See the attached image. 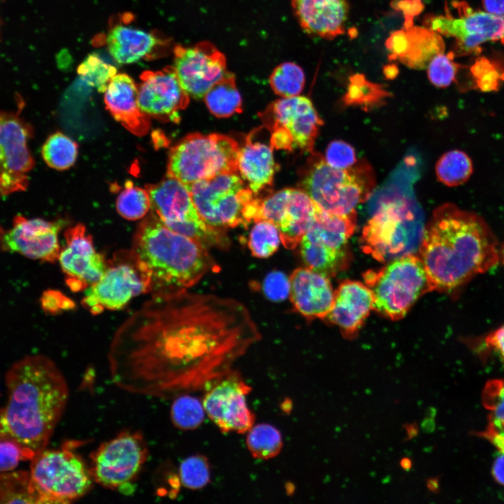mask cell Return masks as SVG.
Segmentation results:
<instances>
[{
  "instance_id": "14",
  "label": "cell",
  "mask_w": 504,
  "mask_h": 504,
  "mask_svg": "<svg viewBox=\"0 0 504 504\" xmlns=\"http://www.w3.org/2000/svg\"><path fill=\"white\" fill-rule=\"evenodd\" d=\"M457 11L445 15L431 17L427 21L430 29L455 39L454 55H478L482 45L487 41H499L504 45V17L472 9L464 1H454Z\"/></svg>"
},
{
  "instance_id": "7",
  "label": "cell",
  "mask_w": 504,
  "mask_h": 504,
  "mask_svg": "<svg viewBox=\"0 0 504 504\" xmlns=\"http://www.w3.org/2000/svg\"><path fill=\"white\" fill-rule=\"evenodd\" d=\"M424 232L422 219L402 199L381 204L364 226L360 241L363 251L380 262L414 253Z\"/></svg>"
},
{
  "instance_id": "43",
  "label": "cell",
  "mask_w": 504,
  "mask_h": 504,
  "mask_svg": "<svg viewBox=\"0 0 504 504\" xmlns=\"http://www.w3.org/2000/svg\"><path fill=\"white\" fill-rule=\"evenodd\" d=\"M179 477L186 488L198 489L205 486L210 479L206 458L202 455H193L184 459L179 467Z\"/></svg>"
},
{
  "instance_id": "41",
  "label": "cell",
  "mask_w": 504,
  "mask_h": 504,
  "mask_svg": "<svg viewBox=\"0 0 504 504\" xmlns=\"http://www.w3.org/2000/svg\"><path fill=\"white\" fill-rule=\"evenodd\" d=\"M171 419L175 426L182 430H192L200 426L205 411L197 398L189 395H181L171 407Z\"/></svg>"
},
{
  "instance_id": "24",
  "label": "cell",
  "mask_w": 504,
  "mask_h": 504,
  "mask_svg": "<svg viewBox=\"0 0 504 504\" xmlns=\"http://www.w3.org/2000/svg\"><path fill=\"white\" fill-rule=\"evenodd\" d=\"M372 309L374 298L369 287L358 281L345 280L335 291L326 318L340 328L344 336L353 338Z\"/></svg>"
},
{
  "instance_id": "34",
  "label": "cell",
  "mask_w": 504,
  "mask_h": 504,
  "mask_svg": "<svg viewBox=\"0 0 504 504\" xmlns=\"http://www.w3.org/2000/svg\"><path fill=\"white\" fill-rule=\"evenodd\" d=\"M438 179L449 187H455L465 183L473 172L472 162L470 157L459 150L445 153L438 160L435 166Z\"/></svg>"
},
{
  "instance_id": "51",
  "label": "cell",
  "mask_w": 504,
  "mask_h": 504,
  "mask_svg": "<svg viewBox=\"0 0 504 504\" xmlns=\"http://www.w3.org/2000/svg\"><path fill=\"white\" fill-rule=\"evenodd\" d=\"M482 4L486 12L504 17V0H482Z\"/></svg>"
},
{
  "instance_id": "19",
  "label": "cell",
  "mask_w": 504,
  "mask_h": 504,
  "mask_svg": "<svg viewBox=\"0 0 504 504\" xmlns=\"http://www.w3.org/2000/svg\"><path fill=\"white\" fill-rule=\"evenodd\" d=\"M59 223L16 215L10 227L0 225V249L45 262L57 260Z\"/></svg>"
},
{
  "instance_id": "13",
  "label": "cell",
  "mask_w": 504,
  "mask_h": 504,
  "mask_svg": "<svg viewBox=\"0 0 504 504\" xmlns=\"http://www.w3.org/2000/svg\"><path fill=\"white\" fill-rule=\"evenodd\" d=\"M0 110V197L25 191L34 158L29 146L34 129L21 116V108Z\"/></svg>"
},
{
  "instance_id": "15",
  "label": "cell",
  "mask_w": 504,
  "mask_h": 504,
  "mask_svg": "<svg viewBox=\"0 0 504 504\" xmlns=\"http://www.w3.org/2000/svg\"><path fill=\"white\" fill-rule=\"evenodd\" d=\"M150 292V284L132 251L118 255L102 276L85 289L83 304L93 314L118 310L133 298Z\"/></svg>"
},
{
  "instance_id": "39",
  "label": "cell",
  "mask_w": 504,
  "mask_h": 504,
  "mask_svg": "<svg viewBox=\"0 0 504 504\" xmlns=\"http://www.w3.org/2000/svg\"><path fill=\"white\" fill-rule=\"evenodd\" d=\"M270 84L274 92L281 97L300 94L305 83L302 68L294 62H284L277 66L270 76Z\"/></svg>"
},
{
  "instance_id": "2",
  "label": "cell",
  "mask_w": 504,
  "mask_h": 504,
  "mask_svg": "<svg viewBox=\"0 0 504 504\" xmlns=\"http://www.w3.org/2000/svg\"><path fill=\"white\" fill-rule=\"evenodd\" d=\"M419 249L432 291L458 288L500 260L498 241L485 220L452 203L433 211Z\"/></svg>"
},
{
  "instance_id": "49",
  "label": "cell",
  "mask_w": 504,
  "mask_h": 504,
  "mask_svg": "<svg viewBox=\"0 0 504 504\" xmlns=\"http://www.w3.org/2000/svg\"><path fill=\"white\" fill-rule=\"evenodd\" d=\"M43 309L50 314L73 307V302L62 293L56 290H46L40 299Z\"/></svg>"
},
{
  "instance_id": "37",
  "label": "cell",
  "mask_w": 504,
  "mask_h": 504,
  "mask_svg": "<svg viewBox=\"0 0 504 504\" xmlns=\"http://www.w3.org/2000/svg\"><path fill=\"white\" fill-rule=\"evenodd\" d=\"M246 445L251 455L258 459H270L277 456L283 447L280 432L275 427L260 424L248 431Z\"/></svg>"
},
{
  "instance_id": "52",
  "label": "cell",
  "mask_w": 504,
  "mask_h": 504,
  "mask_svg": "<svg viewBox=\"0 0 504 504\" xmlns=\"http://www.w3.org/2000/svg\"><path fill=\"white\" fill-rule=\"evenodd\" d=\"M493 475L498 482L504 485V454H499L494 461Z\"/></svg>"
},
{
  "instance_id": "54",
  "label": "cell",
  "mask_w": 504,
  "mask_h": 504,
  "mask_svg": "<svg viewBox=\"0 0 504 504\" xmlns=\"http://www.w3.org/2000/svg\"><path fill=\"white\" fill-rule=\"evenodd\" d=\"M427 489L434 493H438L440 490L439 477H429L426 479Z\"/></svg>"
},
{
  "instance_id": "27",
  "label": "cell",
  "mask_w": 504,
  "mask_h": 504,
  "mask_svg": "<svg viewBox=\"0 0 504 504\" xmlns=\"http://www.w3.org/2000/svg\"><path fill=\"white\" fill-rule=\"evenodd\" d=\"M138 85L126 74H116L104 91V103L112 116L124 127L137 136L149 130L150 118L140 109L137 101Z\"/></svg>"
},
{
  "instance_id": "3",
  "label": "cell",
  "mask_w": 504,
  "mask_h": 504,
  "mask_svg": "<svg viewBox=\"0 0 504 504\" xmlns=\"http://www.w3.org/2000/svg\"><path fill=\"white\" fill-rule=\"evenodd\" d=\"M8 399L0 408V438H10L32 456L46 448L69 400L62 371L41 354L26 356L6 371Z\"/></svg>"
},
{
  "instance_id": "1",
  "label": "cell",
  "mask_w": 504,
  "mask_h": 504,
  "mask_svg": "<svg viewBox=\"0 0 504 504\" xmlns=\"http://www.w3.org/2000/svg\"><path fill=\"white\" fill-rule=\"evenodd\" d=\"M260 338L239 301L187 289L153 293L120 326L109 348L113 382L167 398L207 386Z\"/></svg>"
},
{
  "instance_id": "16",
  "label": "cell",
  "mask_w": 504,
  "mask_h": 504,
  "mask_svg": "<svg viewBox=\"0 0 504 504\" xmlns=\"http://www.w3.org/2000/svg\"><path fill=\"white\" fill-rule=\"evenodd\" d=\"M319 207L300 188H284L262 198L263 220L279 229L283 245L293 249L314 223Z\"/></svg>"
},
{
  "instance_id": "33",
  "label": "cell",
  "mask_w": 504,
  "mask_h": 504,
  "mask_svg": "<svg viewBox=\"0 0 504 504\" xmlns=\"http://www.w3.org/2000/svg\"><path fill=\"white\" fill-rule=\"evenodd\" d=\"M483 402L490 411L486 430L483 434L504 454V380L487 384L483 393Z\"/></svg>"
},
{
  "instance_id": "5",
  "label": "cell",
  "mask_w": 504,
  "mask_h": 504,
  "mask_svg": "<svg viewBox=\"0 0 504 504\" xmlns=\"http://www.w3.org/2000/svg\"><path fill=\"white\" fill-rule=\"evenodd\" d=\"M299 176L300 188L323 211L335 214L356 211L355 207L368 198L375 185L368 162H357L348 169H336L321 153L314 151Z\"/></svg>"
},
{
  "instance_id": "22",
  "label": "cell",
  "mask_w": 504,
  "mask_h": 504,
  "mask_svg": "<svg viewBox=\"0 0 504 504\" xmlns=\"http://www.w3.org/2000/svg\"><path fill=\"white\" fill-rule=\"evenodd\" d=\"M152 213L170 230L184 234L192 225L204 221L198 214L187 186L167 176L156 184L147 185Z\"/></svg>"
},
{
  "instance_id": "8",
  "label": "cell",
  "mask_w": 504,
  "mask_h": 504,
  "mask_svg": "<svg viewBox=\"0 0 504 504\" xmlns=\"http://www.w3.org/2000/svg\"><path fill=\"white\" fill-rule=\"evenodd\" d=\"M202 219L215 228L247 226L255 220L258 197L237 172L186 185Z\"/></svg>"
},
{
  "instance_id": "47",
  "label": "cell",
  "mask_w": 504,
  "mask_h": 504,
  "mask_svg": "<svg viewBox=\"0 0 504 504\" xmlns=\"http://www.w3.org/2000/svg\"><path fill=\"white\" fill-rule=\"evenodd\" d=\"M324 158L330 166L340 169H348L357 162L354 148L340 140L332 141L329 144Z\"/></svg>"
},
{
  "instance_id": "4",
  "label": "cell",
  "mask_w": 504,
  "mask_h": 504,
  "mask_svg": "<svg viewBox=\"0 0 504 504\" xmlns=\"http://www.w3.org/2000/svg\"><path fill=\"white\" fill-rule=\"evenodd\" d=\"M131 251L153 293L188 289L218 268L206 248L170 230L153 213L136 229Z\"/></svg>"
},
{
  "instance_id": "31",
  "label": "cell",
  "mask_w": 504,
  "mask_h": 504,
  "mask_svg": "<svg viewBox=\"0 0 504 504\" xmlns=\"http://www.w3.org/2000/svg\"><path fill=\"white\" fill-rule=\"evenodd\" d=\"M300 254L306 267L330 278L344 270L349 263V252L335 249L302 239Z\"/></svg>"
},
{
  "instance_id": "28",
  "label": "cell",
  "mask_w": 504,
  "mask_h": 504,
  "mask_svg": "<svg viewBox=\"0 0 504 504\" xmlns=\"http://www.w3.org/2000/svg\"><path fill=\"white\" fill-rule=\"evenodd\" d=\"M106 46L115 62L131 64L156 57L160 50L168 46V41L156 34L119 23L109 29Z\"/></svg>"
},
{
  "instance_id": "21",
  "label": "cell",
  "mask_w": 504,
  "mask_h": 504,
  "mask_svg": "<svg viewBox=\"0 0 504 504\" xmlns=\"http://www.w3.org/2000/svg\"><path fill=\"white\" fill-rule=\"evenodd\" d=\"M64 237L66 245L60 250L57 260L66 284L74 291L86 289L102 276L108 263L96 251L83 225L69 228Z\"/></svg>"
},
{
  "instance_id": "50",
  "label": "cell",
  "mask_w": 504,
  "mask_h": 504,
  "mask_svg": "<svg viewBox=\"0 0 504 504\" xmlns=\"http://www.w3.org/2000/svg\"><path fill=\"white\" fill-rule=\"evenodd\" d=\"M484 344L486 348L495 352L504 363V324L485 337Z\"/></svg>"
},
{
  "instance_id": "46",
  "label": "cell",
  "mask_w": 504,
  "mask_h": 504,
  "mask_svg": "<svg viewBox=\"0 0 504 504\" xmlns=\"http://www.w3.org/2000/svg\"><path fill=\"white\" fill-rule=\"evenodd\" d=\"M31 459V455L17 442L0 438V473L14 470L20 461Z\"/></svg>"
},
{
  "instance_id": "56",
  "label": "cell",
  "mask_w": 504,
  "mask_h": 504,
  "mask_svg": "<svg viewBox=\"0 0 504 504\" xmlns=\"http://www.w3.org/2000/svg\"><path fill=\"white\" fill-rule=\"evenodd\" d=\"M400 466L405 471H410L412 467V461L409 457H403L400 461Z\"/></svg>"
},
{
  "instance_id": "53",
  "label": "cell",
  "mask_w": 504,
  "mask_h": 504,
  "mask_svg": "<svg viewBox=\"0 0 504 504\" xmlns=\"http://www.w3.org/2000/svg\"><path fill=\"white\" fill-rule=\"evenodd\" d=\"M403 427L405 428L407 433L405 441L412 440V438H415L419 433V426L416 422L405 424L403 425Z\"/></svg>"
},
{
  "instance_id": "10",
  "label": "cell",
  "mask_w": 504,
  "mask_h": 504,
  "mask_svg": "<svg viewBox=\"0 0 504 504\" xmlns=\"http://www.w3.org/2000/svg\"><path fill=\"white\" fill-rule=\"evenodd\" d=\"M239 146L224 134H188L171 148L167 175L185 185L223 173H238Z\"/></svg>"
},
{
  "instance_id": "26",
  "label": "cell",
  "mask_w": 504,
  "mask_h": 504,
  "mask_svg": "<svg viewBox=\"0 0 504 504\" xmlns=\"http://www.w3.org/2000/svg\"><path fill=\"white\" fill-rule=\"evenodd\" d=\"M292 7L308 34L332 39L344 32L348 0H292Z\"/></svg>"
},
{
  "instance_id": "36",
  "label": "cell",
  "mask_w": 504,
  "mask_h": 504,
  "mask_svg": "<svg viewBox=\"0 0 504 504\" xmlns=\"http://www.w3.org/2000/svg\"><path fill=\"white\" fill-rule=\"evenodd\" d=\"M0 503L36 504L29 470L0 473Z\"/></svg>"
},
{
  "instance_id": "20",
  "label": "cell",
  "mask_w": 504,
  "mask_h": 504,
  "mask_svg": "<svg viewBox=\"0 0 504 504\" xmlns=\"http://www.w3.org/2000/svg\"><path fill=\"white\" fill-rule=\"evenodd\" d=\"M138 85L140 109L149 118L161 122H178L179 112L189 103V95L181 87L173 66L146 71Z\"/></svg>"
},
{
  "instance_id": "11",
  "label": "cell",
  "mask_w": 504,
  "mask_h": 504,
  "mask_svg": "<svg viewBox=\"0 0 504 504\" xmlns=\"http://www.w3.org/2000/svg\"><path fill=\"white\" fill-rule=\"evenodd\" d=\"M270 132L273 148L311 153L323 125L312 101L307 97H282L259 114Z\"/></svg>"
},
{
  "instance_id": "45",
  "label": "cell",
  "mask_w": 504,
  "mask_h": 504,
  "mask_svg": "<svg viewBox=\"0 0 504 504\" xmlns=\"http://www.w3.org/2000/svg\"><path fill=\"white\" fill-rule=\"evenodd\" d=\"M477 88L482 92H491L499 88L503 74L493 62L484 57L479 58L470 68Z\"/></svg>"
},
{
  "instance_id": "40",
  "label": "cell",
  "mask_w": 504,
  "mask_h": 504,
  "mask_svg": "<svg viewBox=\"0 0 504 504\" xmlns=\"http://www.w3.org/2000/svg\"><path fill=\"white\" fill-rule=\"evenodd\" d=\"M150 207V200L146 189L134 186L131 181L125 183L116 200L118 214L130 220L144 218Z\"/></svg>"
},
{
  "instance_id": "42",
  "label": "cell",
  "mask_w": 504,
  "mask_h": 504,
  "mask_svg": "<svg viewBox=\"0 0 504 504\" xmlns=\"http://www.w3.org/2000/svg\"><path fill=\"white\" fill-rule=\"evenodd\" d=\"M78 74L86 84L99 92H104L109 81L117 74V70L97 53H92L78 66Z\"/></svg>"
},
{
  "instance_id": "6",
  "label": "cell",
  "mask_w": 504,
  "mask_h": 504,
  "mask_svg": "<svg viewBox=\"0 0 504 504\" xmlns=\"http://www.w3.org/2000/svg\"><path fill=\"white\" fill-rule=\"evenodd\" d=\"M36 504H66L88 493L94 482L90 467L69 446L44 449L31 460Z\"/></svg>"
},
{
  "instance_id": "18",
  "label": "cell",
  "mask_w": 504,
  "mask_h": 504,
  "mask_svg": "<svg viewBox=\"0 0 504 504\" xmlns=\"http://www.w3.org/2000/svg\"><path fill=\"white\" fill-rule=\"evenodd\" d=\"M174 55L173 67L178 81L194 99L203 98L227 72L225 55L209 41L192 47L176 46Z\"/></svg>"
},
{
  "instance_id": "38",
  "label": "cell",
  "mask_w": 504,
  "mask_h": 504,
  "mask_svg": "<svg viewBox=\"0 0 504 504\" xmlns=\"http://www.w3.org/2000/svg\"><path fill=\"white\" fill-rule=\"evenodd\" d=\"M247 239V246L253 256L266 258L273 255L281 242L278 227L272 222L260 220L254 222Z\"/></svg>"
},
{
  "instance_id": "23",
  "label": "cell",
  "mask_w": 504,
  "mask_h": 504,
  "mask_svg": "<svg viewBox=\"0 0 504 504\" xmlns=\"http://www.w3.org/2000/svg\"><path fill=\"white\" fill-rule=\"evenodd\" d=\"M289 281V297L298 313L307 319L326 318L335 295L328 276L307 267H298L292 272Z\"/></svg>"
},
{
  "instance_id": "48",
  "label": "cell",
  "mask_w": 504,
  "mask_h": 504,
  "mask_svg": "<svg viewBox=\"0 0 504 504\" xmlns=\"http://www.w3.org/2000/svg\"><path fill=\"white\" fill-rule=\"evenodd\" d=\"M262 291L271 301L281 302L289 295V278L281 271L270 272L263 280Z\"/></svg>"
},
{
  "instance_id": "12",
  "label": "cell",
  "mask_w": 504,
  "mask_h": 504,
  "mask_svg": "<svg viewBox=\"0 0 504 504\" xmlns=\"http://www.w3.org/2000/svg\"><path fill=\"white\" fill-rule=\"evenodd\" d=\"M148 456L141 433L121 432L91 453L89 467L94 482L112 490L126 489L137 477Z\"/></svg>"
},
{
  "instance_id": "57",
  "label": "cell",
  "mask_w": 504,
  "mask_h": 504,
  "mask_svg": "<svg viewBox=\"0 0 504 504\" xmlns=\"http://www.w3.org/2000/svg\"><path fill=\"white\" fill-rule=\"evenodd\" d=\"M500 259L502 260L503 263L504 264V246L503 248L500 250Z\"/></svg>"
},
{
  "instance_id": "9",
  "label": "cell",
  "mask_w": 504,
  "mask_h": 504,
  "mask_svg": "<svg viewBox=\"0 0 504 504\" xmlns=\"http://www.w3.org/2000/svg\"><path fill=\"white\" fill-rule=\"evenodd\" d=\"M363 278L372 293L374 309L393 321L402 318L421 295L432 291L423 262L414 253L368 270Z\"/></svg>"
},
{
  "instance_id": "30",
  "label": "cell",
  "mask_w": 504,
  "mask_h": 504,
  "mask_svg": "<svg viewBox=\"0 0 504 504\" xmlns=\"http://www.w3.org/2000/svg\"><path fill=\"white\" fill-rule=\"evenodd\" d=\"M356 226V211L335 214L319 208L314 223L302 238L332 248L346 249Z\"/></svg>"
},
{
  "instance_id": "25",
  "label": "cell",
  "mask_w": 504,
  "mask_h": 504,
  "mask_svg": "<svg viewBox=\"0 0 504 504\" xmlns=\"http://www.w3.org/2000/svg\"><path fill=\"white\" fill-rule=\"evenodd\" d=\"M392 59L414 69L427 68L431 59L444 52L440 34L426 27H410L392 33L386 41Z\"/></svg>"
},
{
  "instance_id": "35",
  "label": "cell",
  "mask_w": 504,
  "mask_h": 504,
  "mask_svg": "<svg viewBox=\"0 0 504 504\" xmlns=\"http://www.w3.org/2000/svg\"><path fill=\"white\" fill-rule=\"evenodd\" d=\"M42 158L51 168L64 170L70 168L77 158V144L64 134L57 132L50 134L41 148Z\"/></svg>"
},
{
  "instance_id": "29",
  "label": "cell",
  "mask_w": 504,
  "mask_h": 504,
  "mask_svg": "<svg viewBox=\"0 0 504 504\" xmlns=\"http://www.w3.org/2000/svg\"><path fill=\"white\" fill-rule=\"evenodd\" d=\"M272 148L270 144L253 140L252 133L239 147L238 172L257 196L272 184L276 169Z\"/></svg>"
},
{
  "instance_id": "17",
  "label": "cell",
  "mask_w": 504,
  "mask_h": 504,
  "mask_svg": "<svg viewBox=\"0 0 504 504\" xmlns=\"http://www.w3.org/2000/svg\"><path fill=\"white\" fill-rule=\"evenodd\" d=\"M211 384L202 400L209 418L224 433L248 432L255 421L246 402L251 388L234 370Z\"/></svg>"
},
{
  "instance_id": "55",
  "label": "cell",
  "mask_w": 504,
  "mask_h": 504,
  "mask_svg": "<svg viewBox=\"0 0 504 504\" xmlns=\"http://www.w3.org/2000/svg\"><path fill=\"white\" fill-rule=\"evenodd\" d=\"M435 427L434 418L428 417L425 419L421 424L423 430L426 433L433 432Z\"/></svg>"
},
{
  "instance_id": "44",
  "label": "cell",
  "mask_w": 504,
  "mask_h": 504,
  "mask_svg": "<svg viewBox=\"0 0 504 504\" xmlns=\"http://www.w3.org/2000/svg\"><path fill=\"white\" fill-rule=\"evenodd\" d=\"M454 53H440L428 64V77L432 84L438 88H447L455 80L460 65L454 60Z\"/></svg>"
},
{
  "instance_id": "32",
  "label": "cell",
  "mask_w": 504,
  "mask_h": 504,
  "mask_svg": "<svg viewBox=\"0 0 504 504\" xmlns=\"http://www.w3.org/2000/svg\"><path fill=\"white\" fill-rule=\"evenodd\" d=\"M209 111L217 118H227L242 111L241 95L233 74L227 72L204 96Z\"/></svg>"
}]
</instances>
